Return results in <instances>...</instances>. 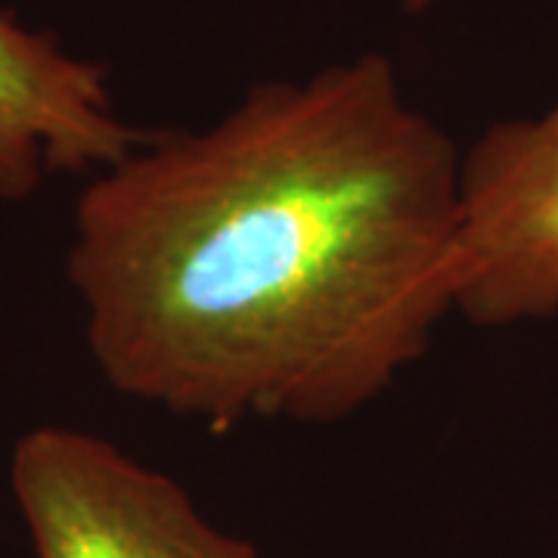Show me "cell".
Wrapping results in <instances>:
<instances>
[{
	"instance_id": "1",
	"label": "cell",
	"mask_w": 558,
	"mask_h": 558,
	"mask_svg": "<svg viewBox=\"0 0 558 558\" xmlns=\"http://www.w3.org/2000/svg\"><path fill=\"white\" fill-rule=\"evenodd\" d=\"M459 178L453 137L369 50L143 134L75 208L102 379L215 435L357 416L457 314Z\"/></svg>"
},
{
	"instance_id": "2",
	"label": "cell",
	"mask_w": 558,
	"mask_h": 558,
	"mask_svg": "<svg viewBox=\"0 0 558 558\" xmlns=\"http://www.w3.org/2000/svg\"><path fill=\"white\" fill-rule=\"evenodd\" d=\"M10 481L38 558H258L178 481L87 432H28Z\"/></svg>"
},
{
	"instance_id": "3",
	"label": "cell",
	"mask_w": 558,
	"mask_h": 558,
	"mask_svg": "<svg viewBox=\"0 0 558 558\" xmlns=\"http://www.w3.org/2000/svg\"><path fill=\"white\" fill-rule=\"evenodd\" d=\"M457 314L515 326L558 314V100L490 124L462 153Z\"/></svg>"
},
{
	"instance_id": "4",
	"label": "cell",
	"mask_w": 558,
	"mask_h": 558,
	"mask_svg": "<svg viewBox=\"0 0 558 558\" xmlns=\"http://www.w3.org/2000/svg\"><path fill=\"white\" fill-rule=\"evenodd\" d=\"M140 140L102 65L0 13V199H28L53 171L100 174Z\"/></svg>"
},
{
	"instance_id": "5",
	"label": "cell",
	"mask_w": 558,
	"mask_h": 558,
	"mask_svg": "<svg viewBox=\"0 0 558 558\" xmlns=\"http://www.w3.org/2000/svg\"><path fill=\"white\" fill-rule=\"evenodd\" d=\"M398 3L407 13H428V10H435V7L450 3V0H398Z\"/></svg>"
}]
</instances>
